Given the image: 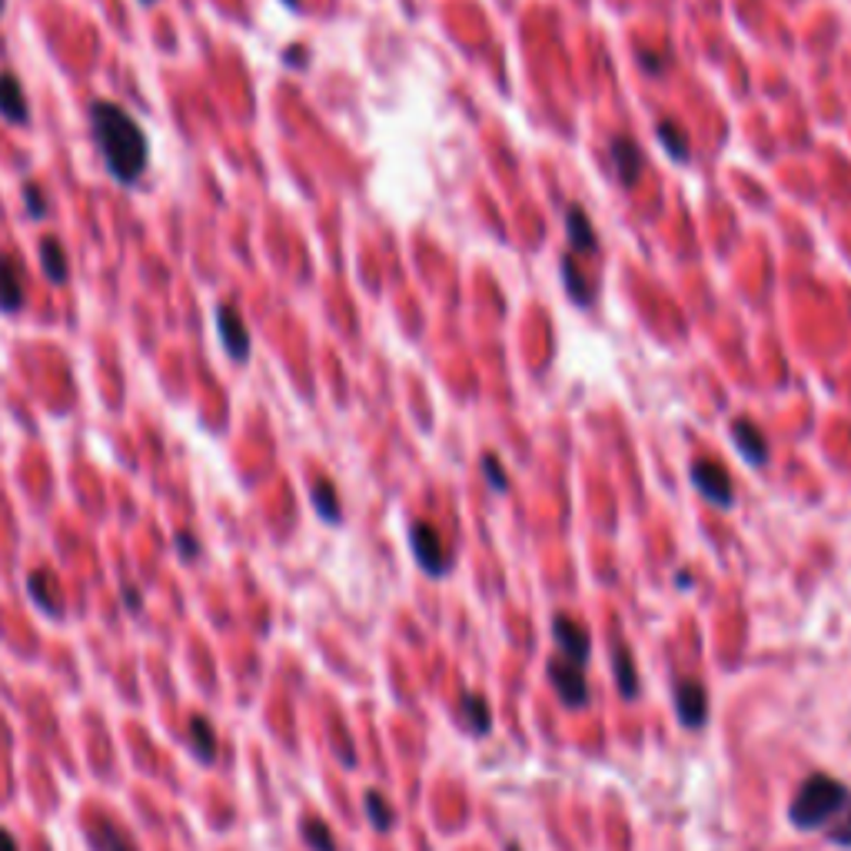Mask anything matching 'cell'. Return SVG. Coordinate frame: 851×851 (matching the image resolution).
<instances>
[{"instance_id": "4316f807", "label": "cell", "mask_w": 851, "mask_h": 851, "mask_svg": "<svg viewBox=\"0 0 851 851\" xmlns=\"http://www.w3.org/2000/svg\"><path fill=\"white\" fill-rule=\"evenodd\" d=\"M831 841L841 844V848H851V802H844V815L831 828Z\"/></svg>"}, {"instance_id": "4fadbf2b", "label": "cell", "mask_w": 851, "mask_h": 851, "mask_svg": "<svg viewBox=\"0 0 851 851\" xmlns=\"http://www.w3.org/2000/svg\"><path fill=\"white\" fill-rule=\"evenodd\" d=\"M27 589H30V596H34V602L43 609V612H61L64 609V596H61V585H58V579H53L50 572H34L30 575V582H27Z\"/></svg>"}, {"instance_id": "f546056e", "label": "cell", "mask_w": 851, "mask_h": 851, "mask_svg": "<svg viewBox=\"0 0 851 851\" xmlns=\"http://www.w3.org/2000/svg\"><path fill=\"white\" fill-rule=\"evenodd\" d=\"M287 4H300V0H287Z\"/></svg>"}, {"instance_id": "5bb4252c", "label": "cell", "mask_w": 851, "mask_h": 851, "mask_svg": "<svg viewBox=\"0 0 851 851\" xmlns=\"http://www.w3.org/2000/svg\"><path fill=\"white\" fill-rule=\"evenodd\" d=\"M566 227H569V240H572L575 253H593L599 246L596 230H593V224H589V217H585L582 206H569L566 209Z\"/></svg>"}, {"instance_id": "9a60e30c", "label": "cell", "mask_w": 851, "mask_h": 851, "mask_svg": "<svg viewBox=\"0 0 851 851\" xmlns=\"http://www.w3.org/2000/svg\"><path fill=\"white\" fill-rule=\"evenodd\" d=\"M40 266H43L47 280H53V283H67V277H71V266H67L64 246H61L58 240H53V237H47V240L40 243Z\"/></svg>"}, {"instance_id": "4dcf8cb0", "label": "cell", "mask_w": 851, "mask_h": 851, "mask_svg": "<svg viewBox=\"0 0 851 851\" xmlns=\"http://www.w3.org/2000/svg\"><path fill=\"white\" fill-rule=\"evenodd\" d=\"M0 11H4V0H0Z\"/></svg>"}, {"instance_id": "8992f818", "label": "cell", "mask_w": 851, "mask_h": 851, "mask_svg": "<svg viewBox=\"0 0 851 851\" xmlns=\"http://www.w3.org/2000/svg\"><path fill=\"white\" fill-rule=\"evenodd\" d=\"M549 675H552V685H556V691L562 696L566 706H572V709L585 706V699H589V688H585L582 665H575L569 659H559V662H552Z\"/></svg>"}, {"instance_id": "ba28073f", "label": "cell", "mask_w": 851, "mask_h": 851, "mask_svg": "<svg viewBox=\"0 0 851 851\" xmlns=\"http://www.w3.org/2000/svg\"><path fill=\"white\" fill-rule=\"evenodd\" d=\"M609 156H612V167L619 174V180L625 187H635L638 177H643V167H646V156L638 150V143L632 137H615L612 147H609Z\"/></svg>"}, {"instance_id": "7c38bea8", "label": "cell", "mask_w": 851, "mask_h": 851, "mask_svg": "<svg viewBox=\"0 0 851 851\" xmlns=\"http://www.w3.org/2000/svg\"><path fill=\"white\" fill-rule=\"evenodd\" d=\"M0 114H4L11 124H24L27 114H30L24 87L14 74H0Z\"/></svg>"}, {"instance_id": "2e32d148", "label": "cell", "mask_w": 851, "mask_h": 851, "mask_svg": "<svg viewBox=\"0 0 851 851\" xmlns=\"http://www.w3.org/2000/svg\"><path fill=\"white\" fill-rule=\"evenodd\" d=\"M187 738H190V745H193V752H196V759L200 762H213L217 759V732H213V725L206 722V719H193L190 722V728H187Z\"/></svg>"}, {"instance_id": "44dd1931", "label": "cell", "mask_w": 851, "mask_h": 851, "mask_svg": "<svg viewBox=\"0 0 851 851\" xmlns=\"http://www.w3.org/2000/svg\"><path fill=\"white\" fill-rule=\"evenodd\" d=\"M366 815H369V822L377 825L380 831H390L393 822H396L393 809L386 805V798H383L380 791H369V795H366Z\"/></svg>"}, {"instance_id": "6da1fadb", "label": "cell", "mask_w": 851, "mask_h": 851, "mask_svg": "<svg viewBox=\"0 0 851 851\" xmlns=\"http://www.w3.org/2000/svg\"><path fill=\"white\" fill-rule=\"evenodd\" d=\"M90 130L100 147V156L106 160V170L114 174L117 183L130 187L143 177L150 164V143L140 124L114 100H97L90 106Z\"/></svg>"}, {"instance_id": "83f0119b", "label": "cell", "mask_w": 851, "mask_h": 851, "mask_svg": "<svg viewBox=\"0 0 851 851\" xmlns=\"http://www.w3.org/2000/svg\"><path fill=\"white\" fill-rule=\"evenodd\" d=\"M177 546H180V552H187V556H196V543H193V536H177Z\"/></svg>"}, {"instance_id": "8fae6325", "label": "cell", "mask_w": 851, "mask_h": 851, "mask_svg": "<svg viewBox=\"0 0 851 851\" xmlns=\"http://www.w3.org/2000/svg\"><path fill=\"white\" fill-rule=\"evenodd\" d=\"M732 440L738 446V453L749 459L752 466H765L769 462V443L762 436V430L749 419H735L732 422Z\"/></svg>"}, {"instance_id": "7402d4cb", "label": "cell", "mask_w": 851, "mask_h": 851, "mask_svg": "<svg viewBox=\"0 0 851 851\" xmlns=\"http://www.w3.org/2000/svg\"><path fill=\"white\" fill-rule=\"evenodd\" d=\"M462 709H466V722H469V728H472L475 735H483V732H490V728H493L490 709H486V702L479 699V696H466Z\"/></svg>"}, {"instance_id": "d6986e66", "label": "cell", "mask_w": 851, "mask_h": 851, "mask_svg": "<svg viewBox=\"0 0 851 851\" xmlns=\"http://www.w3.org/2000/svg\"><path fill=\"white\" fill-rule=\"evenodd\" d=\"M615 678H619V691L628 699H635V691H638V678H635V669H632V656L628 649H622V643H615Z\"/></svg>"}, {"instance_id": "277c9868", "label": "cell", "mask_w": 851, "mask_h": 851, "mask_svg": "<svg viewBox=\"0 0 851 851\" xmlns=\"http://www.w3.org/2000/svg\"><path fill=\"white\" fill-rule=\"evenodd\" d=\"M691 483H696V490L712 503V506H732L735 493H732V479L728 472L715 462V459H699L696 466H691Z\"/></svg>"}, {"instance_id": "9c48e42d", "label": "cell", "mask_w": 851, "mask_h": 851, "mask_svg": "<svg viewBox=\"0 0 851 851\" xmlns=\"http://www.w3.org/2000/svg\"><path fill=\"white\" fill-rule=\"evenodd\" d=\"M21 303H24V266L11 253H0V309L17 313Z\"/></svg>"}, {"instance_id": "f1b7e54d", "label": "cell", "mask_w": 851, "mask_h": 851, "mask_svg": "<svg viewBox=\"0 0 851 851\" xmlns=\"http://www.w3.org/2000/svg\"><path fill=\"white\" fill-rule=\"evenodd\" d=\"M0 851H17V841H14V835H11V831H4V828H0Z\"/></svg>"}, {"instance_id": "30bf717a", "label": "cell", "mask_w": 851, "mask_h": 851, "mask_svg": "<svg viewBox=\"0 0 851 851\" xmlns=\"http://www.w3.org/2000/svg\"><path fill=\"white\" fill-rule=\"evenodd\" d=\"M552 628H556V643L566 652V659L575 662V665H585V659H589V632H585L575 619H566V615H559Z\"/></svg>"}, {"instance_id": "ffe728a7", "label": "cell", "mask_w": 851, "mask_h": 851, "mask_svg": "<svg viewBox=\"0 0 851 851\" xmlns=\"http://www.w3.org/2000/svg\"><path fill=\"white\" fill-rule=\"evenodd\" d=\"M659 140L669 150V156L675 160H688V134L675 124V120H662L659 124Z\"/></svg>"}, {"instance_id": "484cf974", "label": "cell", "mask_w": 851, "mask_h": 851, "mask_svg": "<svg viewBox=\"0 0 851 851\" xmlns=\"http://www.w3.org/2000/svg\"><path fill=\"white\" fill-rule=\"evenodd\" d=\"M24 203H27V209H30V217H34V220H43V217H47L43 190H40L37 183H27V187H24Z\"/></svg>"}, {"instance_id": "1f68e13d", "label": "cell", "mask_w": 851, "mask_h": 851, "mask_svg": "<svg viewBox=\"0 0 851 851\" xmlns=\"http://www.w3.org/2000/svg\"><path fill=\"white\" fill-rule=\"evenodd\" d=\"M143 4H153V0H143Z\"/></svg>"}, {"instance_id": "603a6c76", "label": "cell", "mask_w": 851, "mask_h": 851, "mask_svg": "<svg viewBox=\"0 0 851 851\" xmlns=\"http://www.w3.org/2000/svg\"><path fill=\"white\" fill-rule=\"evenodd\" d=\"M97 851H134V844L111 822H100L97 825Z\"/></svg>"}, {"instance_id": "d6a6232c", "label": "cell", "mask_w": 851, "mask_h": 851, "mask_svg": "<svg viewBox=\"0 0 851 851\" xmlns=\"http://www.w3.org/2000/svg\"><path fill=\"white\" fill-rule=\"evenodd\" d=\"M509 851H519V848H509Z\"/></svg>"}, {"instance_id": "5b68a950", "label": "cell", "mask_w": 851, "mask_h": 851, "mask_svg": "<svg viewBox=\"0 0 851 851\" xmlns=\"http://www.w3.org/2000/svg\"><path fill=\"white\" fill-rule=\"evenodd\" d=\"M217 330H220V340H224V350L230 353V359L243 363L250 356V330H246L243 313L230 303L217 306Z\"/></svg>"}, {"instance_id": "3957f363", "label": "cell", "mask_w": 851, "mask_h": 851, "mask_svg": "<svg viewBox=\"0 0 851 851\" xmlns=\"http://www.w3.org/2000/svg\"><path fill=\"white\" fill-rule=\"evenodd\" d=\"M409 543H412V556L422 566V572H430V575H446L449 572V552H446L440 532L433 525L416 522L412 532H409Z\"/></svg>"}, {"instance_id": "7a4b0ae2", "label": "cell", "mask_w": 851, "mask_h": 851, "mask_svg": "<svg viewBox=\"0 0 851 851\" xmlns=\"http://www.w3.org/2000/svg\"><path fill=\"white\" fill-rule=\"evenodd\" d=\"M848 802V788L831 778V775H809L802 785H798L795 798H791V809H788V818L795 828H822L828 825Z\"/></svg>"}, {"instance_id": "d4e9b609", "label": "cell", "mask_w": 851, "mask_h": 851, "mask_svg": "<svg viewBox=\"0 0 851 851\" xmlns=\"http://www.w3.org/2000/svg\"><path fill=\"white\" fill-rule=\"evenodd\" d=\"M483 472H486L490 483L496 486V493H506V490H509V479H506L503 462H499L496 456H483Z\"/></svg>"}, {"instance_id": "cb8c5ba5", "label": "cell", "mask_w": 851, "mask_h": 851, "mask_svg": "<svg viewBox=\"0 0 851 851\" xmlns=\"http://www.w3.org/2000/svg\"><path fill=\"white\" fill-rule=\"evenodd\" d=\"M303 838L309 841L313 851H336V841H333L330 828L323 822H316V818L303 825Z\"/></svg>"}, {"instance_id": "52a82bcc", "label": "cell", "mask_w": 851, "mask_h": 851, "mask_svg": "<svg viewBox=\"0 0 851 851\" xmlns=\"http://www.w3.org/2000/svg\"><path fill=\"white\" fill-rule=\"evenodd\" d=\"M675 709L685 728H702L709 715V696L699 682H682L675 688Z\"/></svg>"}, {"instance_id": "ac0fdd59", "label": "cell", "mask_w": 851, "mask_h": 851, "mask_svg": "<svg viewBox=\"0 0 851 851\" xmlns=\"http://www.w3.org/2000/svg\"><path fill=\"white\" fill-rule=\"evenodd\" d=\"M313 506H316V512L323 516L327 522H340V516H343L340 496H336L333 483H327V479H319V483L313 486Z\"/></svg>"}, {"instance_id": "e0dca14e", "label": "cell", "mask_w": 851, "mask_h": 851, "mask_svg": "<svg viewBox=\"0 0 851 851\" xmlns=\"http://www.w3.org/2000/svg\"><path fill=\"white\" fill-rule=\"evenodd\" d=\"M562 280H566V290H569V296L579 303V306H589L593 303V287L585 283V277H582V270L579 266L572 263V256H562Z\"/></svg>"}]
</instances>
